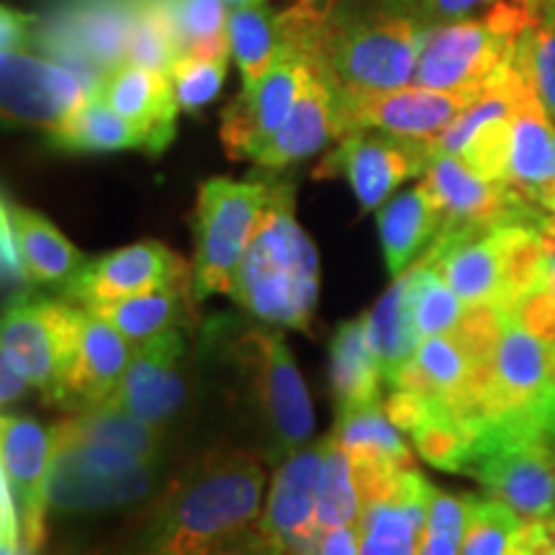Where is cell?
Returning <instances> with one entry per match:
<instances>
[{"label": "cell", "mask_w": 555, "mask_h": 555, "mask_svg": "<svg viewBox=\"0 0 555 555\" xmlns=\"http://www.w3.org/2000/svg\"><path fill=\"white\" fill-rule=\"evenodd\" d=\"M278 16L283 50L317 65L335 90L378 93L414 82L427 29L393 0H296Z\"/></svg>", "instance_id": "cell-1"}, {"label": "cell", "mask_w": 555, "mask_h": 555, "mask_svg": "<svg viewBox=\"0 0 555 555\" xmlns=\"http://www.w3.org/2000/svg\"><path fill=\"white\" fill-rule=\"evenodd\" d=\"M414 363L420 365L422 376L429 380L433 391L448 406L470 376V360L453 343L450 335H435L422 339L420 347H416Z\"/></svg>", "instance_id": "cell-44"}, {"label": "cell", "mask_w": 555, "mask_h": 555, "mask_svg": "<svg viewBox=\"0 0 555 555\" xmlns=\"http://www.w3.org/2000/svg\"><path fill=\"white\" fill-rule=\"evenodd\" d=\"M201 555H286V545L262 530L260 525H253L237 535L219 540Z\"/></svg>", "instance_id": "cell-50"}, {"label": "cell", "mask_w": 555, "mask_h": 555, "mask_svg": "<svg viewBox=\"0 0 555 555\" xmlns=\"http://www.w3.org/2000/svg\"><path fill=\"white\" fill-rule=\"evenodd\" d=\"M538 21L517 0H499L483 16L433 26L422 41L412 86L483 93L509 73L519 39Z\"/></svg>", "instance_id": "cell-4"}, {"label": "cell", "mask_w": 555, "mask_h": 555, "mask_svg": "<svg viewBox=\"0 0 555 555\" xmlns=\"http://www.w3.org/2000/svg\"><path fill=\"white\" fill-rule=\"evenodd\" d=\"M332 437L350 455H380L404 468H414L412 450L401 437V429L386 416L384 401L337 414Z\"/></svg>", "instance_id": "cell-35"}, {"label": "cell", "mask_w": 555, "mask_h": 555, "mask_svg": "<svg viewBox=\"0 0 555 555\" xmlns=\"http://www.w3.org/2000/svg\"><path fill=\"white\" fill-rule=\"evenodd\" d=\"M504 183L527 204L555 217V121L530 80L515 111Z\"/></svg>", "instance_id": "cell-20"}, {"label": "cell", "mask_w": 555, "mask_h": 555, "mask_svg": "<svg viewBox=\"0 0 555 555\" xmlns=\"http://www.w3.org/2000/svg\"><path fill=\"white\" fill-rule=\"evenodd\" d=\"M232 356L268 453L278 461L307 446L314 435V406L286 337L275 330H247L232 343Z\"/></svg>", "instance_id": "cell-5"}, {"label": "cell", "mask_w": 555, "mask_h": 555, "mask_svg": "<svg viewBox=\"0 0 555 555\" xmlns=\"http://www.w3.org/2000/svg\"><path fill=\"white\" fill-rule=\"evenodd\" d=\"M527 78L512 65L509 73L486 88L470 106L433 142L435 155H453L478 178L504 183L509 163L512 124Z\"/></svg>", "instance_id": "cell-13"}, {"label": "cell", "mask_w": 555, "mask_h": 555, "mask_svg": "<svg viewBox=\"0 0 555 555\" xmlns=\"http://www.w3.org/2000/svg\"><path fill=\"white\" fill-rule=\"evenodd\" d=\"M275 180L211 178L198 189L193 224V298L229 294L232 278L258 229Z\"/></svg>", "instance_id": "cell-7"}, {"label": "cell", "mask_w": 555, "mask_h": 555, "mask_svg": "<svg viewBox=\"0 0 555 555\" xmlns=\"http://www.w3.org/2000/svg\"><path fill=\"white\" fill-rule=\"evenodd\" d=\"M317 555H358V530L356 527H337L324 532Z\"/></svg>", "instance_id": "cell-53"}, {"label": "cell", "mask_w": 555, "mask_h": 555, "mask_svg": "<svg viewBox=\"0 0 555 555\" xmlns=\"http://www.w3.org/2000/svg\"><path fill=\"white\" fill-rule=\"evenodd\" d=\"M139 0H73L50 29L44 50L101 88L129 57Z\"/></svg>", "instance_id": "cell-12"}, {"label": "cell", "mask_w": 555, "mask_h": 555, "mask_svg": "<svg viewBox=\"0 0 555 555\" xmlns=\"http://www.w3.org/2000/svg\"><path fill=\"white\" fill-rule=\"evenodd\" d=\"M481 93L406 86L378 93L337 90V139L376 129L401 139L433 144Z\"/></svg>", "instance_id": "cell-9"}, {"label": "cell", "mask_w": 555, "mask_h": 555, "mask_svg": "<svg viewBox=\"0 0 555 555\" xmlns=\"http://www.w3.org/2000/svg\"><path fill=\"white\" fill-rule=\"evenodd\" d=\"M365 324L367 339H371V347L380 365V376H384V384H388L393 373L416 356V347L422 343L414 322L409 270L404 275L393 278L391 288L365 314Z\"/></svg>", "instance_id": "cell-30"}, {"label": "cell", "mask_w": 555, "mask_h": 555, "mask_svg": "<svg viewBox=\"0 0 555 555\" xmlns=\"http://www.w3.org/2000/svg\"><path fill=\"white\" fill-rule=\"evenodd\" d=\"M515 65L532 82L540 103L555 121V16L538 21L522 34Z\"/></svg>", "instance_id": "cell-42"}, {"label": "cell", "mask_w": 555, "mask_h": 555, "mask_svg": "<svg viewBox=\"0 0 555 555\" xmlns=\"http://www.w3.org/2000/svg\"><path fill=\"white\" fill-rule=\"evenodd\" d=\"M229 296L242 309L275 327L311 330L319 296V255L294 217V185L273 183Z\"/></svg>", "instance_id": "cell-3"}, {"label": "cell", "mask_w": 555, "mask_h": 555, "mask_svg": "<svg viewBox=\"0 0 555 555\" xmlns=\"http://www.w3.org/2000/svg\"><path fill=\"white\" fill-rule=\"evenodd\" d=\"M330 380L337 414L380 404V365L367 339L365 317L343 322L330 343Z\"/></svg>", "instance_id": "cell-27"}, {"label": "cell", "mask_w": 555, "mask_h": 555, "mask_svg": "<svg viewBox=\"0 0 555 555\" xmlns=\"http://www.w3.org/2000/svg\"><path fill=\"white\" fill-rule=\"evenodd\" d=\"M435 150L429 142L363 129L337 139L314 178H345L363 211H376L409 178L425 176Z\"/></svg>", "instance_id": "cell-10"}, {"label": "cell", "mask_w": 555, "mask_h": 555, "mask_svg": "<svg viewBox=\"0 0 555 555\" xmlns=\"http://www.w3.org/2000/svg\"><path fill=\"white\" fill-rule=\"evenodd\" d=\"M499 0H393V5L420 21L425 29L476 18L478 11H489Z\"/></svg>", "instance_id": "cell-48"}, {"label": "cell", "mask_w": 555, "mask_h": 555, "mask_svg": "<svg viewBox=\"0 0 555 555\" xmlns=\"http://www.w3.org/2000/svg\"><path fill=\"white\" fill-rule=\"evenodd\" d=\"M99 95L147 139V155H163L176 139L178 101L170 75L124 62L103 78Z\"/></svg>", "instance_id": "cell-22"}, {"label": "cell", "mask_w": 555, "mask_h": 555, "mask_svg": "<svg viewBox=\"0 0 555 555\" xmlns=\"http://www.w3.org/2000/svg\"><path fill=\"white\" fill-rule=\"evenodd\" d=\"M52 433L75 437V440L106 442V446H116L150 463L163 461L165 427L147 425V422L119 412V409L95 406L86 409V412H73L57 425H52Z\"/></svg>", "instance_id": "cell-32"}, {"label": "cell", "mask_w": 555, "mask_h": 555, "mask_svg": "<svg viewBox=\"0 0 555 555\" xmlns=\"http://www.w3.org/2000/svg\"><path fill=\"white\" fill-rule=\"evenodd\" d=\"M229 9H247V5H262L268 0H224Z\"/></svg>", "instance_id": "cell-55"}, {"label": "cell", "mask_w": 555, "mask_h": 555, "mask_svg": "<svg viewBox=\"0 0 555 555\" xmlns=\"http://www.w3.org/2000/svg\"><path fill=\"white\" fill-rule=\"evenodd\" d=\"M50 147L62 152L144 150L147 139L95 90L62 127L50 131Z\"/></svg>", "instance_id": "cell-33"}, {"label": "cell", "mask_w": 555, "mask_h": 555, "mask_svg": "<svg viewBox=\"0 0 555 555\" xmlns=\"http://www.w3.org/2000/svg\"><path fill=\"white\" fill-rule=\"evenodd\" d=\"M307 75L309 60L283 50L255 86L242 88L237 99L227 103L219 137L229 159H255L268 147L270 139L288 121Z\"/></svg>", "instance_id": "cell-14"}, {"label": "cell", "mask_w": 555, "mask_h": 555, "mask_svg": "<svg viewBox=\"0 0 555 555\" xmlns=\"http://www.w3.org/2000/svg\"><path fill=\"white\" fill-rule=\"evenodd\" d=\"M131 356L134 350H131L129 339L116 327H111L106 319L86 309L80 335L65 363L60 365L52 404L62 406L69 414L106 404L119 388Z\"/></svg>", "instance_id": "cell-18"}, {"label": "cell", "mask_w": 555, "mask_h": 555, "mask_svg": "<svg viewBox=\"0 0 555 555\" xmlns=\"http://www.w3.org/2000/svg\"><path fill=\"white\" fill-rule=\"evenodd\" d=\"M180 57H183V50H180L168 3L165 0H139L127 62L170 75L172 65Z\"/></svg>", "instance_id": "cell-39"}, {"label": "cell", "mask_w": 555, "mask_h": 555, "mask_svg": "<svg viewBox=\"0 0 555 555\" xmlns=\"http://www.w3.org/2000/svg\"><path fill=\"white\" fill-rule=\"evenodd\" d=\"M525 519L502 499L468 494V519L461 555H512Z\"/></svg>", "instance_id": "cell-40"}, {"label": "cell", "mask_w": 555, "mask_h": 555, "mask_svg": "<svg viewBox=\"0 0 555 555\" xmlns=\"http://www.w3.org/2000/svg\"><path fill=\"white\" fill-rule=\"evenodd\" d=\"M193 278V270L157 240H144L137 245L114 249L103 258L88 260L67 278L62 296L82 309L101 304L121 301V298L147 294L172 281Z\"/></svg>", "instance_id": "cell-16"}, {"label": "cell", "mask_w": 555, "mask_h": 555, "mask_svg": "<svg viewBox=\"0 0 555 555\" xmlns=\"http://www.w3.org/2000/svg\"><path fill=\"white\" fill-rule=\"evenodd\" d=\"M3 208L11 214L21 255L34 283H65L86 262L80 249L47 217L18 206L9 196H3Z\"/></svg>", "instance_id": "cell-31"}, {"label": "cell", "mask_w": 555, "mask_h": 555, "mask_svg": "<svg viewBox=\"0 0 555 555\" xmlns=\"http://www.w3.org/2000/svg\"><path fill=\"white\" fill-rule=\"evenodd\" d=\"M435 486L416 468L401 474L391 496L360 512L358 555H420Z\"/></svg>", "instance_id": "cell-21"}, {"label": "cell", "mask_w": 555, "mask_h": 555, "mask_svg": "<svg viewBox=\"0 0 555 555\" xmlns=\"http://www.w3.org/2000/svg\"><path fill=\"white\" fill-rule=\"evenodd\" d=\"M50 509L57 515H99L144 504L157 486V463L106 446L52 433Z\"/></svg>", "instance_id": "cell-6"}, {"label": "cell", "mask_w": 555, "mask_h": 555, "mask_svg": "<svg viewBox=\"0 0 555 555\" xmlns=\"http://www.w3.org/2000/svg\"><path fill=\"white\" fill-rule=\"evenodd\" d=\"M506 322H509V314L496 301L466 304L461 319H457V324L448 335L466 352L470 367H476L494 360Z\"/></svg>", "instance_id": "cell-43"}, {"label": "cell", "mask_w": 555, "mask_h": 555, "mask_svg": "<svg viewBox=\"0 0 555 555\" xmlns=\"http://www.w3.org/2000/svg\"><path fill=\"white\" fill-rule=\"evenodd\" d=\"M193 296V278L172 281L168 286L147 291V294L121 298V301L90 307L95 317L106 319L131 345H142L147 339L176 330L189 314V298Z\"/></svg>", "instance_id": "cell-29"}, {"label": "cell", "mask_w": 555, "mask_h": 555, "mask_svg": "<svg viewBox=\"0 0 555 555\" xmlns=\"http://www.w3.org/2000/svg\"><path fill=\"white\" fill-rule=\"evenodd\" d=\"M229 47L242 75V88L255 86L283 54L278 11L262 5L229 11Z\"/></svg>", "instance_id": "cell-34"}, {"label": "cell", "mask_w": 555, "mask_h": 555, "mask_svg": "<svg viewBox=\"0 0 555 555\" xmlns=\"http://www.w3.org/2000/svg\"><path fill=\"white\" fill-rule=\"evenodd\" d=\"M494 229L442 227L420 262L446 278L463 304L496 301L499 253Z\"/></svg>", "instance_id": "cell-24"}, {"label": "cell", "mask_w": 555, "mask_h": 555, "mask_svg": "<svg viewBox=\"0 0 555 555\" xmlns=\"http://www.w3.org/2000/svg\"><path fill=\"white\" fill-rule=\"evenodd\" d=\"M547 275H551V281L555 283V245L551 249V262H547Z\"/></svg>", "instance_id": "cell-56"}, {"label": "cell", "mask_w": 555, "mask_h": 555, "mask_svg": "<svg viewBox=\"0 0 555 555\" xmlns=\"http://www.w3.org/2000/svg\"><path fill=\"white\" fill-rule=\"evenodd\" d=\"M416 453L429 466L448 474H466L474 450V425L457 416L450 406H440L425 425L412 433Z\"/></svg>", "instance_id": "cell-38"}, {"label": "cell", "mask_w": 555, "mask_h": 555, "mask_svg": "<svg viewBox=\"0 0 555 555\" xmlns=\"http://www.w3.org/2000/svg\"><path fill=\"white\" fill-rule=\"evenodd\" d=\"M266 470L249 450H208L165 486L131 555H201L258 522Z\"/></svg>", "instance_id": "cell-2"}, {"label": "cell", "mask_w": 555, "mask_h": 555, "mask_svg": "<svg viewBox=\"0 0 555 555\" xmlns=\"http://www.w3.org/2000/svg\"><path fill=\"white\" fill-rule=\"evenodd\" d=\"M0 474L9 478L18 506L21 540L39 551L47 540V512H50L52 474V427L34 416L3 414L0 420Z\"/></svg>", "instance_id": "cell-17"}, {"label": "cell", "mask_w": 555, "mask_h": 555, "mask_svg": "<svg viewBox=\"0 0 555 555\" xmlns=\"http://www.w3.org/2000/svg\"><path fill=\"white\" fill-rule=\"evenodd\" d=\"M499 253L496 304L506 314L547 278L555 237L532 224H504L494 229Z\"/></svg>", "instance_id": "cell-28"}, {"label": "cell", "mask_w": 555, "mask_h": 555, "mask_svg": "<svg viewBox=\"0 0 555 555\" xmlns=\"http://www.w3.org/2000/svg\"><path fill=\"white\" fill-rule=\"evenodd\" d=\"M185 335L180 327L134 345L119 388L106 404L155 427H168L191 399L185 378Z\"/></svg>", "instance_id": "cell-15"}, {"label": "cell", "mask_w": 555, "mask_h": 555, "mask_svg": "<svg viewBox=\"0 0 555 555\" xmlns=\"http://www.w3.org/2000/svg\"><path fill=\"white\" fill-rule=\"evenodd\" d=\"M324 448L319 440L283 457L270 486L260 527L286 545L288 555H317L324 532L317 519V486L322 476Z\"/></svg>", "instance_id": "cell-19"}, {"label": "cell", "mask_w": 555, "mask_h": 555, "mask_svg": "<svg viewBox=\"0 0 555 555\" xmlns=\"http://www.w3.org/2000/svg\"><path fill=\"white\" fill-rule=\"evenodd\" d=\"M555 446L525 437H502L474 429L466 474L502 499L525 522L555 517Z\"/></svg>", "instance_id": "cell-8"}, {"label": "cell", "mask_w": 555, "mask_h": 555, "mask_svg": "<svg viewBox=\"0 0 555 555\" xmlns=\"http://www.w3.org/2000/svg\"><path fill=\"white\" fill-rule=\"evenodd\" d=\"M466 519L468 494H448V491L435 489L420 555H461Z\"/></svg>", "instance_id": "cell-46"}, {"label": "cell", "mask_w": 555, "mask_h": 555, "mask_svg": "<svg viewBox=\"0 0 555 555\" xmlns=\"http://www.w3.org/2000/svg\"><path fill=\"white\" fill-rule=\"evenodd\" d=\"M322 476L317 486V519L322 532L337 530V527H356L363 512L360 494L352 476V463L347 450L339 446L335 437H324Z\"/></svg>", "instance_id": "cell-37"}, {"label": "cell", "mask_w": 555, "mask_h": 555, "mask_svg": "<svg viewBox=\"0 0 555 555\" xmlns=\"http://www.w3.org/2000/svg\"><path fill=\"white\" fill-rule=\"evenodd\" d=\"M0 373H3V378H0V401H3V406L9 404H16V401L24 397L26 388L31 386V380L26 378V373L21 371L18 363L13 358H9L3 352V358H0Z\"/></svg>", "instance_id": "cell-52"}, {"label": "cell", "mask_w": 555, "mask_h": 555, "mask_svg": "<svg viewBox=\"0 0 555 555\" xmlns=\"http://www.w3.org/2000/svg\"><path fill=\"white\" fill-rule=\"evenodd\" d=\"M332 139H337V90L327 75L309 62L307 82L288 121L255 157V165L268 172L286 170L288 165L317 155Z\"/></svg>", "instance_id": "cell-23"}, {"label": "cell", "mask_w": 555, "mask_h": 555, "mask_svg": "<svg viewBox=\"0 0 555 555\" xmlns=\"http://www.w3.org/2000/svg\"><path fill=\"white\" fill-rule=\"evenodd\" d=\"M509 317L515 319L517 324L543 339L545 345L555 347V283L551 275L540 283L538 288H532L522 301L517 304L515 309L509 311Z\"/></svg>", "instance_id": "cell-47"}, {"label": "cell", "mask_w": 555, "mask_h": 555, "mask_svg": "<svg viewBox=\"0 0 555 555\" xmlns=\"http://www.w3.org/2000/svg\"><path fill=\"white\" fill-rule=\"evenodd\" d=\"M442 229V211L425 183L393 196L378 211L380 247L393 278L404 275L409 262L433 245Z\"/></svg>", "instance_id": "cell-26"}, {"label": "cell", "mask_w": 555, "mask_h": 555, "mask_svg": "<svg viewBox=\"0 0 555 555\" xmlns=\"http://www.w3.org/2000/svg\"><path fill=\"white\" fill-rule=\"evenodd\" d=\"M0 80L5 124L47 131L62 127L99 90L78 69L31 50L3 52Z\"/></svg>", "instance_id": "cell-11"}, {"label": "cell", "mask_w": 555, "mask_h": 555, "mask_svg": "<svg viewBox=\"0 0 555 555\" xmlns=\"http://www.w3.org/2000/svg\"><path fill=\"white\" fill-rule=\"evenodd\" d=\"M553 463H555V453H553Z\"/></svg>", "instance_id": "cell-57"}, {"label": "cell", "mask_w": 555, "mask_h": 555, "mask_svg": "<svg viewBox=\"0 0 555 555\" xmlns=\"http://www.w3.org/2000/svg\"><path fill=\"white\" fill-rule=\"evenodd\" d=\"M229 57H180L170 69L172 93L180 111H196L206 108L221 93L227 80Z\"/></svg>", "instance_id": "cell-45"}, {"label": "cell", "mask_w": 555, "mask_h": 555, "mask_svg": "<svg viewBox=\"0 0 555 555\" xmlns=\"http://www.w3.org/2000/svg\"><path fill=\"white\" fill-rule=\"evenodd\" d=\"M553 350H555V347H553Z\"/></svg>", "instance_id": "cell-58"}, {"label": "cell", "mask_w": 555, "mask_h": 555, "mask_svg": "<svg viewBox=\"0 0 555 555\" xmlns=\"http://www.w3.org/2000/svg\"><path fill=\"white\" fill-rule=\"evenodd\" d=\"M3 352L18 363L34 388L44 393L47 401L57 391V343L50 319L44 311V298H16L5 307L3 330H0Z\"/></svg>", "instance_id": "cell-25"}, {"label": "cell", "mask_w": 555, "mask_h": 555, "mask_svg": "<svg viewBox=\"0 0 555 555\" xmlns=\"http://www.w3.org/2000/svg\"><path fill=\"white\" fill-rule=\"evenodd\" d=\"M440 406L448 404L446 401L422 397V393L416 391H406V388H391V393L384 399V412L388 420H391L401 433L409 435H412L420 425H425Z\"/></svg>", "instance_id": "cell-49"}, {"label": "cell", "mask_w": 555, "mask_h": 555, "mask_svg": "<svg viewBox=\"0 0 555 555\" xmlns=\"http://www.w3.org/2000/svg\"><path fill=\"white\" fill-rule=\"evenodd\" d=\"M409 278H412V307L420 337L448 335L466 309L463 298L450 288V283L435 268L420 260L409 270Z\"/></svg>", "instance_id": "cell-41"}, {"label": "cell", "mask_w": 555, "mask_h": 555, "mask_svg": "<svg viewBox=\"0 0 555 555\" xmlns=\"http://www.w3.org/2000/svg\"><path fill=\"white\" fill-rule=\"evenodd\" d=\"M517 3L527 5L540 21L555 16V0H517Z\"/></svg>", "instance_id": "cell-54"}, {"label": "cell", "mask_w": 555, "mask_h": 555, "mask_svg": "<svg viewBox=\"0 0 555 555\" xmlns=\"http://www.w3.org/2000/svg\"><path fill=\"white\" fill-rule=\"evenodd\" d=\"M183 57H229V5L224 0H165Z\"/></svg>", "instance_id": "cell-36"}, {"label": "cell", "mask_w": 555, "mask_h": 555, "mask_svg": "<svg viewBox=\"0 0 555 555\" xmlns=\"http://www.w3.org/2000/svg\"><path fill=\"white\" fill-rule=\"evenodd\" d=\"M0 31H3V52L11 50H31V31H34V21L29 13H21L16 9H9L3 5V16H0Z\"/></svg>", "instance_id": "cell-51"}]
</instances>
